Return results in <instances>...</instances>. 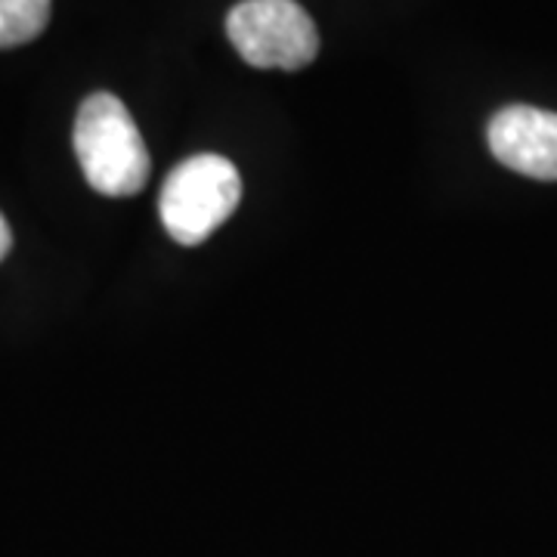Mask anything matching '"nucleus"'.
I'll return each mask as SVG.
<instances>
[{"instance_id": "1", "label": "nucleus", "mask_w": 557, "mask_h": 557, "mask_svg": "<svg viewBox=\"0 0 557 557\" xmlns=\"http://www.w3.org/2000/svg\"><path fill=\"white\" fill-rule=\"evenodd\" d=\"M75 156L87 183L109 199L143 193L152 161L137 121L115 94H94L75 119Z\"/></svg>"}, {"instance_id": "2", "label": "nucleus", "mask_w": 557, "mask_h": 557, "mask_svg": "<svg viewBox=\"0 0 557 557\" xmlns=\"http://www.w3.org/2000/svg\"><path fill=\"white\" fill-rule=\"evenodd\" d=\"M239 199L242 177L236 164L214 152H201L168 174L161 186L159 214L171 239L193 248L239 208Z\"/></svg>"}, {"instance_id": "3", "label": "nucleus", "mask_w": 557, "mask_h": 557, "mask_svg": "<svg viewBox=\"0 0 557 557\" xmlns=\"http://www.w3.org/2000/svg\"><path fill=\"white\" fill-rule=\"evenodd\" d=\"M226 35L255 69L298 72L319 53L317 25L298 0H242L226 16Z\"/></svg>"}, {"instance_id": "4", "label": "nucleus", "mask_w": 557, "mask_h": 557, "mask_svg": "<svg viewBox=\"0 0 557 557\" xmlns=\"http://www.w3.org/2000/svg\"><path fill=\"white\" fill-rule=\"evenodd\" d=\"M490 149L505 168L533 180H557V115L533 106H508L486 127Z\"/></svg>"}, {"instance_id": "5", "label": "nucleus", "mask_w": 557, "mask_h": 557, "mask_svg": "<svg viewBox=\"0 0 557 557\" xmlns=\"http://www.w3.org/2000/svg\"><path fill=\"white\" fill-rule=\"evenodd\" d=\"M53 0H0V50L22 47L44 35Z\"/></svg>"}, {"instance_id": "6", "label": "nucleus", "mask_w": 557, "mask_h": 557, "mask_svg": "<svg viewBox=\"0 0 557 557\" xmlns=\"http://www.w3.org/2000/svg\"><path fill=\"white\" fill-rule=\"evenodd\" d=\"M10 245H13V233H10V226H7V220L0 214V260L7 258V251H10Z\"/></svg>"}]
</instances>
